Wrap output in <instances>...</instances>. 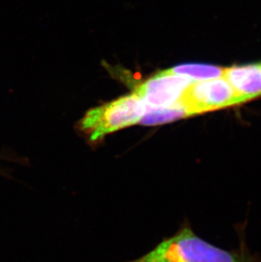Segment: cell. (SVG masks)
Wrapping results in <instances>:
<instances>
[{
    "mask_svg": "<svg viewBox=\"0 0 261 262\" xmlns=\"http://www.w3.org/2000/svg\"><path fill=\"white\" fill-rule=\"evenodd\" d=\"M130 262H250L239 253L230 252L209 244L183 228L150 252Z\"/></svg>",
    "mask_w": 261,
    "mask_h": 262,
    "instance_id": "cell-1",
    "label": "cell"
},
{
    "mask_svg": "<svg viewBox=\"0 0 261 262\" xmlns=\"http://www.w3.org/2000/svg\"><path fill=\"white\" fill-rule=\"evenodd\" d=\"M147 111L145 103L133 94L89 110L80 122V128L91 142L108 134L140 123Z\"/></svg>",
    "mask_w": 261,
    "mask_h": 262,
    "instance_id": "cell-2",
    "label": "cell"
},
{
    "mask_svg": "<svg viewBox=\"0 0 261 262\" xmlns=\"http://www.w3.org/2000/svg\"><path fill=\"white\" fill-rule=\"evenodd\" d=\"M179 104L188 117L204 114L241 104L234 90L223 76L213 79L192 82L181 97Z\"/></svg>",
    "mask_w": 261,
    "mask_h": 262,
    "instance_id": "cell-3",
    "label": "cell"
},
{
    "mask_svg": "<svg viewBox=\"0 0 261 262\" xmlns=\"http://www.w3.org/2000/svg\"><path fill=\"white\" fill-rule=\"evenodd\" d=\"M192 82L188 77L165 70L139 85L135 94L147 108L169 107L179 104L181 97Z\"/></svg>",
    "mask_w": 261,
    "mask_h": 262,
    "instance_id": "cell-4",
    "label": "cell"
},
{
    "mask_svg": "<svg viewBox=\"0 0 261 262\" xmlns=\"http://www.w3.org/2000/svg\"><path fill=\"white\" fill-rule=\"evenodd\" d=\"M223 77L241 103L261 96V63L224 68Z\"/></svg>",
    "mask_w": 261,
    "mask_h": 262,
    "instance_id": "cell-5",
    "label": "cell"
},
{
    "mask_svg": "<svg viewBox=\"0 0 261 262\" xmlns=\"http://www.w3.org/2000/svg\"><path fill=\"white\" fill-rule=\"evenodd\" d=\"M168 71L174 74L188 77L192 82H199L222 77L224 68L214 64H183L168 69Z\"/></svg>",
    "mask_w": 261,
    "mask_h": 262,
    "instance_id": "cell-6",
    "label": "cell"
},
{
    "mask_svg": "<svg viewBox=\"0 0 261 262\" xmlns=\"http://www.w3.org/2000/svg\"><path fill=\"white\" fill-rule=\"evenodd\" d=\"M187 117V112L180 104L163 108H147L145 114L141 119L140 123L144 126H156Z\"/></svg>",
    "mask_w": 261,
    "mask_h": 262,
    "instance_id": "cell-7",
    "label": "cell"
}]
</instances>
